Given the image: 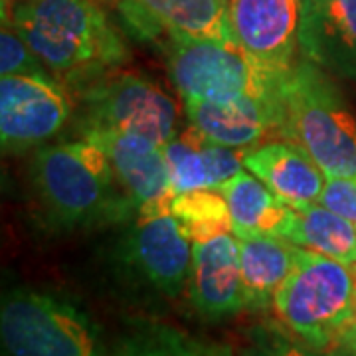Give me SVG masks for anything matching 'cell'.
Instances as JSON below:
<instances>
[{
  "mask_svg": "<svg viewBox=\"0 0 356 356\" xmlns=\"http://www.w3.org/2000/svg\"><path fill=\"white\" fill-rule=\"evenodd\" d=\"M13 26L65 88H86L129 60V48L97 0H2Z\"/></svg>",
  "mask_w": 356,
  "mask_h": 356,
  "instance_id": "obj_1",
  "label": "cell"
},
{
  "mask_svg": "<svg viewBox=\"0 0 356 356\" xmlns=\"http://www.w3.org/2000/svg\"><path fill=\"white\" fill-rule=\"evenodd\" d=\"M30 182L54 229L123 224L137 216L107 153L83 137L38 149L30 163Z\"/></svg>",
  "mask_w": 356,
  "mask_h": 356,
  "instance_id": "obj_2",
  "label": "cell"
},
{
  "mask_svg": "<svg viewBox=\"0 0 356 356\" xmlns=\"http://www.w3.org/2000/svg\"><path fill=\"white\" fill-rule=\"evenodd\" d=\"M277 133L325 172L356 178V121L323 67L301 56L281 76Z\"/></svg>",
  "mask_w": 356,
  "mask_h": 356,
  "instance_id": "obj_3",
  "label": "cell"
},
{
  "mask_svg": "<svg viewBox=\"0 0 356 356\" xmlns=\"http://www.w3.org/2000/svg\"><path fill=\"white\" fill-rule=\"evenodd\" d=\"M355 295L353 267L295 245V261L273 311L293 337L325 355L355 321Z\"/></svg>",
  "mask_w": 356,
  "mask_h": 356,
  "instance_id": "obj_4",
  "label": "cell"
},
{
  "mask_svg": "<svg viewBox=\"0 0 356 356\" xmlns=\"http://www.w3.org/2000/svg\"><path fill=\"white\" fill-rule=\"evenodd\" d=\"M0 339L6 356H109L97 323L83 307L36 287L2 293Z\"/></svg>",
  "mask_w": 356,
  "mask_h": 356,
  "instance_id": "obj_5",
  "label": "cell"
},
{
  "mask_svg": "<svg viewBox=\"0 0 356 356\" xmlns=\"http://www.w3.org/2000/svg\"><path fill=\"white\" fill-rule=\"evenodd\" d=\"M170 83L184 99L228 102L275 95L285 72L269 70L236 44L170 38L165 46Z\"/></svg>",
  "mask_w": 356,
  "mask_h": 356,
  "instance_id": "obj_6",
  "label": "cell"
},
{
  "mask_svg": "<svg viewBox=\"0 0 356 356\" xmlns=\"http://www.w3.org/2000/svg\"><path fill=\"white\" fill-rule=\"evenodd\" d=\"M79 133L135 135L165 147L178 135V107L153 79L123 72L107 74L79 89Z\"/></svg>",
  "mask_w": 356,
  "mask_h": 356,
  "instance_id": "obj_7",
  "label": "cell"
},
{
  "mask_svg": "<svg viewBox=\"0 0 356 356\" xmlns=\"http://www.w3.org/2000/svg\"><path fill=\"white\" fill-rule=\"evenodd\" d=\"M117 257L129 277L165 299H178L188 287L192 242L172 214L135 218Z\"/></svg>",
  "mask_w": 356,
  "mask_h": 356,
  "instance_id": "obj_8",
  "label": "cell"
},
{
  "mask_svg": "<svg viewBox=\"0 0 356 356\" xmlns=\"http://www.w3.org/2000/svg\"><path fill=\"white\" fill-rule=\"evenodd\" d=\"M72 115L67 89L51 74L2 76L0 139L4 153H24L58 135Z\"/></svg>",
  "mask_w": 356,
  "mask_h": 356,
  "instance_id": "obj_9",
  "label": "cell"
},
{
  "mask_svg": "<svg viewBox=\"0 0 356 356\" xmlns=\"http://www.w3.org/2000/svg\"><path fill=\"white\" fill-rule=\"evenodd\" d=\"M111 6L121 26L140 42L165 46L170 38L184 36L236 44L229 0H115Z\"/></svg>",
  "mask_w": 356,
  "mask_h": 356,
  "instance_id": "obj_10",
  "label": "cell"
},
{
  "mask_svg": "<svg viewBox=\"0 0 356 356\" xmlns=\"http://www.w3.org/2000/svg\"><path fill=\"white\" fill-rule=\"evenodd\" d=\"M79 135L107 153L123 191L135 206V218L170 214L175 191L161 145L145 137L107 131H86Z\"/></svg>",
  "mask_w": 356,
  "mask_h": 356,
  "instance_id": "obj_11",
  "label": "cell"
},
{
  "mask_svg": "<svg viewBox=\"0 0 356 356\" xmlns=\"http://www.w3.org/2000/svg\"><path fill=\"white\" fill-rule=\"evenodd\" d=\"M301 0H229L236 44L259 64L287 72L299 48Z\"/></svg>",
  "mask_w": 356,
  "mask_h": 356,
  "instance_id": "obj_12",
  "label": "cell"
},
{
  "mask_svg": "<svg viewBox=\"0 0 356 356\" xmlns=\"http://www.w3.org/2000/svg\"><path fill=\"white\" fill-rule=\"evenodd\" d=\"M188 299L206 321H224L243 311L240 240L222 234L192 243Z\"/></svg>",
  "mask_w": 356,
  "mask_h": 356,
  "instance_id": "obj_13",
  "label": "cell"
},
{
  "mask_svg": "<svg viewBox=\"0 0 356 356\" xmlns=\"http://www.w3.org/2000/svg\"><path fill=\"white\" fill-rule=\"evenodd\" d=\"M299 51L329 74L356 79V0H301Z\"/></svg>",
  "mask_w": 356,
  "mask_h": 356,
  "instance_id": "obj_14",
  "label": "cell"
},
{
  "mask_svg": "<svg viewBox=\"0 0 356 356\" xmlns=\"http://www.w3.org/2000/svg\"><path fill=\"white\" fill-rule=\"evenodd\" d=\"M186 119L210 140L248 151L277 133V93L269 97H238L228 102H184Z\"/></svg>",
  "mask_w": 356,
  "mask_h": 356,
  "instance_id": "obj_15",
  "label": "cell"
},
{
  "mask_svg": "<svg viewBox=\"0 0 356 356\" xmlns=\"http://www.w3.org/2000/svg\"><path fill=\"white\" fill-rule=\"evenodd\" d=\"M175 196L182 192L218 188L243 170L242 149L210 140L196 127L178 133L163 147Z\"/></svg>",
  "mask_w": 356,
  "mask_h": 356,
  "instance_id": "obj_16",
  "label": "cell"
},
{
  "mask_svg": "<svg viewBox=\"0 0 356 356\" xmlns=\"http://www.w3.org/2000/svg\"><path fill=\"white\" fill-rule=\"evenodd\" d=\"M243 166L254 172L287 206L318 202L327 177L301 149L287 140H267L243 153Z\"/></svg>",
  "mask_w": 356,
  "mask_h": 356,
  "instance_id": "obj_17",
  "label": "cell"
},
{
  "mask_svg": "<svg viewBox=\"0 0 356 356\" xmlns=\"http://www.w3.org/2000/svg\"><path fill=\"white\" fill-rule=\"evenodd\" d=\"M275 236L346 266H356V224L321 202L289 206Z\"/></svg>",
  "mask_w": 356,
  "mask_h": 356,
  "instance_id": "obj_18",
  "label": "cell"
},
{
  "mask_svg": "<svg viewBox=\"0 0 356 356\" xmlns=\"http://www.w3.org/2000/svg\"><path fill=\"white\" fill-rule=\"evenodd\" d=\"M240 240L243 309L266 311L273 307V299L287 280L295 261V245L277 236L255 234Z\"/></svg>",
  "mask_w": 356,
  "mask_h": 356,
  "instance_id": "obj_19",
  "label": "cell"
},
{
  "mask_svg": "<svg viewBox=\"0 0 356 356\" xmlns=\"http://www.w3.org/2000/svg\"><path fill=\"white\" fill-rule=\"evenodd\" d=\"M109 356H234V350L166 323L135 321L115 337Z\"/></svg>",
  "mask_w": 356,
  "mask_h": 356,
  "instance_id": "obj_20",
  "label": "cell"
},
{
  "mask_svg": "<svg viewBox=\"0 0 356 356\" xmlns=\"http://www.w3.org/2000/svg\"><path fill=\"white\" fill-rule=\"evenodd\" d=\"M216 191L222 192L228 202L234 220V234L238 238L255 234L275 236L289 208L254 172L245 170H240L228 182L220 184Z\"/></svg>",
  "mask_w": 356,
  "mask_h": 356,
  "instance_id": "obj_21",
  "label": "cell"
},
{
  "mask_svg": "<svg viewBox=\"0 0 356 356\" xmlns=\"http://www.w3.org/2000/svg\"><path fill=\"white\" fill-rule=\"evenodd\" d=\"M170 214L192 243L206 242L222 234H234V220L222 192L200 188L177 194Z\"/></svg>",
  "mask_w": 356,
  "mask_h": 356,
  "instance_id": "obj_22",
  "label": "cell"
},
{
  "mask_svg": "<svg viewBox=\"0 0 356 356\" xmlns=\"http://www.w3.org/2000/svg\"><path fill=\"white\" fill-rule=\"evenodd\" d=\"M242 356H323L309 344L273 325H257L245 332Z\"/></svg>",
  "mask_w": 356,
  "mask_h": 356,
  "instance_id": "obj_23",
  "label": "cell"
},
{
  "mask_svg": "<svg viewBox=\"0 0 356 356\" xmlns=\"http://www.w3.org/2000/svg\"><path fill=\"white\" fill-rule=\"evenodd\" d=\"M0 72L2 76H22V74H50L32 48L13 26L2 24L0 32Z\"/></svg>",
  "mask_w": 356,
  "mask_h": 356,
  "instance_id": "obj_24",
  "label": "cell"
},
{
  "mask_svg": "<svg viewBox=\"0 0 356 356\" xmlns=\"http://www.w3.org/2000/svg\"><path fill=\"white\" fill-rule=\"evenodd\" d=\"M318 202L356 224V178H327Z\"/></svg>",
  "mask_w": 356,
  "mask_h": 356,
  "instance_id": "obj_25",
  "label": "cell"
},
{
  "mask_svg": "<svg viewBox=\"0 0 356 356\" xmlns=\"http://www.w3.org/2000/svg\"><path fill=\"white\" fill-rule=\"evenodd\" d=\"M327 356H356V323L353 321L339 341L325 353Z\"/></svg>",
  "mask_w": 356,
  "mask_h": 356,
  "instance_id": "obj_26",
  "label": "cell"
},
{
  "mask_svg": "<svg viewBox=\"0 0 356 356\" xmlns=\"http://www.w3.org/2000/svg\"><path fill=\"white\" fill-rule=\"evenodd\" d=\"M355 323H356V295H355Z\"/></svg>",
  "mask_w": 356,
  "mask_h": 356,
  "instance_id": "obj_27",
  "label": "cell"
},
{
  "mask_svg": "<svg viewBox=\"0 0 356 356\" xmlns=\"http://www.w3.org/2000/svg\"><path fill=\"white\" fill-rule=\"evenodd\" d=\"M105 2H109V4H113L115 0H105Z\"/></svg>",
  "mask_w": 356,
  "mask_h": 356,
  "instance_id": "obj_28",
  "label": "cell"
},
{
  "mask_svg": "<svg viewBox=\"0 0 356 356\" xmlns=\"http://www.w3.org/2000/svg\"><path fill=\"white\" fill-rule=\"evenodd\" d=\"M353 269H355V273H356V266H355V267H353Z\"/></svg>",
  "mask_w": 356,
  "mask_h": 356,
  "instance_id": "obj_29",
  "label": "cell"
}]
</instances>
